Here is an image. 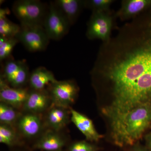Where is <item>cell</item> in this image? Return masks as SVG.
<instances>
[{"label": "cell", "instance_id": "6da1fadb", "mask_svg": "<svg viewBox=\"0 0 151 151\" xmlns=\"http://www.w3.org/2000/svg\"><path fill=\"white\" fill-rule=\"evenodd\" d=\"M95 86L110 96V121L151 103V12L119 28L100 46L91 71Z\"/></svg>", "mask_w": 151, "mask_h": 151}, {"label": "cell", "instance_id": "7a4b0ae2", "mask_svg": "<svg viewBox=\"0 0 151 151\" xmlns=\"http://www.w3.org/2000/svg\"><path fill=\"white\" fill-rule=\"evenodd\" d=\"M110 122L116 145H134L151 124V103L140 105Z\"/></svg>", "mask_w": 151, "mask_h": 151}, {"label": "cell", "instance_id": "3957f363", "mask_svg": "<svg viewBox=\"0 0 151 151\" xmlns=\"http://www.w3.org/2000/svg\"><path fill=\"white\" fill-rule=\"evenodd\" d=\"M48 6L39 0H17L14 3L12 11L20 24L42 25Z\"/></svg>", "mask_w": 151, "mask_h": 151}, {"label": "cell", "instance_id": "277c9868", "mask_svg": "<svg viewBox=\"0 0 151 151\" xmlns=\"http://www.w3.org/2000/svg\"><path fill=\"white\" fill-rule=\"evenodd\" d=\"M115 14L111 12H92L87 24L86 35L88 39L100 40L103 42L111 37Z\"/></svg>", "mask_w": 151, "mask_h": 151}, {"label": "cell", "instance_id": "5b68a950", "mask_svg": "<svg viewBox=\"0 0 151 151\" xmlns=\"http://www.w3.org/2000/svg\"><path fill=\"white\" fill-rule=\"evenodd\" d=\"M21 29L16 37L28 51H44L49 43L50 39L42 25L20 24Z\"/></svg>", "mask_w": 151, "mask_h": 151}, {"label": "cell", "instance_id": "8992f818", "mask_svg": "<svg viewBox=\"0 0 151 151\" xmlns=\"http://www.w3.org/2000/svg\"><path fill=\"white\" fill-rule=\"evenodd\" d=\"M42 26L50 40H59L68 33L71 26L52 1L49 4Z\"/></svg>", "mask_w": 151, "mask_h": 151}, {"label": "cell", "instance_id": "52a82bcc", "mask_svg": "<svg viewBox=\"0 0 151 151\" xmlns=\"http://www.w3.org/2000/svg\"><path fill=\"white\" fill-rule=\"evenodd\" d=\"M52 105L69 108L75 102L78 88L71 80L57 81L49 85L47 89Z\"/></svg>", "mask_w": 151, "mask_h": 151}, {"label": "cell", "instance_id": "ba28073f", "mask_svg": "<svg viewBox=\"0 0 151 151\" xmlns=\"http://www.w3.org/2000/svg\"><path fill=\"white\" fill-rule=\"evenodd\" d=\"M29 91L30 89L26 87L14 88L12 87L1 76V102L11 105L18 110L23 109L28 97Z\"/></svg>", "mask_w": 151, "mask_h": 151}, {"label": "cell", "instance_id": "9c48e42d", "mask_svg": "<svg viewBox=\"0 0 151 151\" xmlns=\"http://www.w3.org/2000/svg\"><path fill=\"white\" fill-rule=\"evenodd\" d=\"M52 105L48 90L30 89L29 94L23 110L25 112L40 114L47 111Z\"/></svg>", "mask_w": 151, "mask_h": 151}, {"label": "cell", "instance_id": "30bf717a", "mask_svg": "<svg viewBox=\"0 0 151 151\" xmlns=\"http://www.w3.org/2000/svg\"><path fill=\"white\" fill-rule=\"evenodd\" d=\"M16 126L22 135L27 139H33L38 136L43 129L40 115L28 112L22 114Z\"/></svg>", "mask_w": 151, "mask_h": 151}, {"label": "cell", "instance_id": "8fae6325", "mask_svg": "<svg viewBox=\"0 0 151 151\" xmlns=\"http://www.w3.org/2000/svg\"><path fill=\"white\" fill-rule=\"evenodd\" d=\"M45 124L49 130L59 132L69 123L70 109L52 105L46 111Z\"/></svg>", "mask_w": 151, "mask_h": 151}, {"label": "cell", "instance_id": "7c38bea8", "mask_svg": "<svg viewBox=\"0 0 151 151\" xmlns=\"http://www.w3.org/2000/svg\"><path fill=\"white\" fill-rule=\"evenodd\" d=\"M151 7V0H124L115 17L122 21L132 20Z\"/></svg>", "mask_w": 151, "mask_h": 151}, {"label": "cell", "instance_id": "4fadbf2b", "mask_svg": "<svg viewBox=\"0 0 151 151\" xmlns=\"http://www.w3.org/2000/svg\"><path fill=\"white\" fill-rule=\"evenodd\" d=\"M58 132L49 129L39 137L33 148L43 151L62 150L67 144V141Z\"/></svg>", "mask_w": 151, "mask_h": 151}, {"label": "cell", "instance_id": "5bb4252c", "mask_svg": "<svg viewBox=\"0 0 151 151\" xmlns=\"http://www.w3.org/2000/svg\"><path fill=\"white\" fill-rule=\"evenodd\" d=\"M70 120L90 142H97L102 138L95 129L91 119L78 111L70 108Z\"/></svg>", "mask_w": 151, "mask_h": 151}, {"label": "cell", "instance_id": "9a60e30c", "mask_svg": "<svg viewBox=\"0 0 151 151\" xmlns=\"http://www.w3.org/2000/svg\"><path fill=\"white\" fill-rule=\"evenodd\" d=\"M53 1L71 26L75 23L82 10L85 8L84 0H56Z\"/></svg>", "mask_w": 151, "mask_h": 151}, {"label": "cell", "instance_id": "2e32d148", "mask_svg": "<svg viewBox=\"0 0 151 151\" xmlns=\"http://www.w3.org/2000/svg\"><path fill=\"white\" fill-rule=\"evenodd\" d=\"M57 81L54 74L46 68L40 66L35 68L30 74L28 83L30 89L42 90L47 85Z\"/></svg>", "mask_w": 151, "mask_h": 151}, {"label": "cell", "instance_id": "e0dca14e", "mask_svg": "<svg viewBox=\"0 0 151 151\" xmlns=\"http://www.w3.org/2000/svg\"><path fill=\"white\" fill-rule=\"evenodd\" d=\"M7 9H0V36L16 37L21 29L20 25L13 22L7 18Z\"/></svg>", "mask_w": 151, "mask_h": 151}, {"label": "cell", "instance_id": "ac0fdd59", "mask_svg": "<svg viewBox=\"0 0 151 151\" xmlns=\"http://www.w3.org/2000/svg\"><path fill=\"white\" fill-rule=\"evenodd\" d=\"M12 106L1 102L0 103V123L14 127L22 115Z\"/></svg>", "mask_w": 151, "mask_h": 151}, {"label": "cell", "instance_id": "d6986e66", "mask_svg": "<svg viewBox=\"0 0 151 151\" xmlns=\"http://www.w3.org/2000/svg\"><path fill=\"white\" fill-rule=\"evenodd\" d=\"M0 142L9 147H14L21 145L18 135L14 127L1 124Z\"/></svg>", "mask_w": 151, "mask_h": 151}, {"label": "cell", "instance_id": "ffe728a7", "mask_svg": "<svg viewBox=\"0 0 151 151\" xmlns=\"http://www.w3.org/2000/svg\"><path fill=\"white\" fill-rule=\"evenodd\" d=\"M23 60H16L12 58L6 60L1 77L9 84H10L20 68Z\"/></svg>", "mask_w": 151, "mask_h": 151}, {"label": "cell", "instance_id": "44dd1931", "mask_svg": "<svg viewBox=\"0 0 151 151\" xmlns=\"http://www.w3.org/2000/svg\"><path fill=\"white\" fill-rule=\"evenodd\" d=\"M19 42L16 37L0 36V61L3 62L11 58L14 47Z\"/></svg>", "mask_w": 151, "mask_h": 151}, {"label": "cell", "instance_id": "7402d4cb", "mask_svg": "<svg viewBox=\"0 0 151 151\" xmlns=\"http://www.w3.org/2000/svg\"><path fill=\"white\" fill-rule=\"evenodd\" d=\"M30 74L27 64L25 61H23L20 68L9 85L14 88L24 87L28 83Z\"/></svg>", "mask_w": 151, "mask_h": 151}, {"label": "cell", "instance_id": "603a6c76", "mask_svg": "<svg viewBox=\"0 0 151 151\" xmlns=\"http://www.w3.org/2000/svg\"><path fill=\"white\" fill-rule=\"evenodd\" d=\"M113 0H84L85 8L92 12H111V5L115 2Z\"/></svg>", "mask_w": 151, "mask_h": 151}, {"label": "cell", "instance_id": "cb8c5ba5", "mask_svg": "<svg viewBox=\"0 0 151 151\" xmlns=\"http://www.w3.org/2000/svg\"><path fill=\"white\" fill-rule=\"evenodd\" d=\"M95 145L86 141H80L70 144L67 148V151H97Z\"/></svg>", "mask_w": 151, "mask_h": 151}, {"label": "cell", "instance_id": "d4e9b609", "mask_svg": "<svg viewBox=\"0 0 151 151\" xmlns=\"http://www.w3.org/2000/svg\"><path fill=\"white\" fill-rule=\"evenodd\" d=\"M131 147L128 151H149L147 147H144L137 143Z\"/></svg>", "mask_w": 151, "mask_h": 151}, {"label": "cell", "instance_id": "484cf974", "mask_svg": "<svg viewBox=\"0 0 151 151\" xmlns=\"http://www.w3.org/2000/svg\"><path fill=\"white\" fill-rule=\"evenodd\" d=\"M146 147L149 151H151V133L146 136Z\"/></svg>", "mask_w": 151, "mask_h": 151}, {"label": "cell", "instance_id": "4316f807", "mask_svg": "<svg viewBox=\"0 0 151 151\" xmlns=\"http://www.w3.org/2000/svg\"><path fill=\"white\" fill-rule=\"evenodd\" d=\"M63 151V150H61V151Z\"/></svg>", "mask_w": 151, "mask_h": 151}]
</instances>
